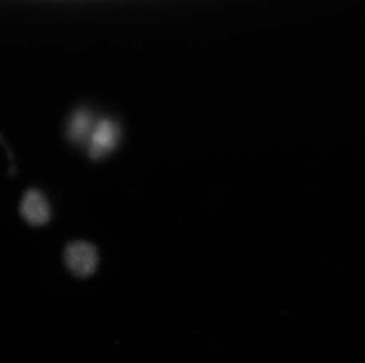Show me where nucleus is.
I'll return each instance as SVG.
<instances>
[{
  "instance_id": "4",
  "label": "nucleus",
  "mask_w": 365,
  "mask_h": 363,
  "mask_svg": "<svg viewBox=\"0 0 365 363\" xmlns=\"http://www.w3.org/2000/svg\"><path fill=\"white\" fill-rule=\"evenodd\" d=\"M93 113L88 109H78L70 117L66 127V136L73 144H86L95 127Z\"/></svg>"
},
{
  "instance_id": "2",
  "label": "nucleus",
  "mask_w": 365,
  "mask_h": 363,
  "mask_svg": "<svg viewBox=\"0 0 365 363\" xmlns=\"http://www.w3.org/2000/svg\"><path fill=\"white\" fill-rule=\"evenodd\" d=\"M118 141L120 127L118 124L109 118L97 120L86 143L90 158L100 159L106 154H110L118 147Z\"/></svg>"
},
{
  "instance_id": "3",
  "label": "nucleus",
  "mask_w": 365,
  "mask_h": 363,
  "mask_svg": "<svg viewBox=\"0 0 365 363\" xmlns=\"http://www.w3.org/2000/svg\"><path fill=\"white\" fill-rule=\"evenodd\" d=\"M21 215L32 226H44L50 221L51 209L48 206V199L39 190L30 189L25 192L21 199Z\"/></svg>"
},
{
  "instance_id": "1",
  "label": "nucleus",
  "mask_w": 365,
  "mask_h": 363,
  "mask_svg": "<svg viewBox=\"0 0 365 363\" xmlns=\"http://www.w3.org/2000/svg\"><path fill=\"white\" fill-rule=\"evenodd\" d=\"M98 253L93 244L84 241H75L68 244L64 251L66 267L77 278H89L98 267Z\"/></svg>"
}]
</instances>
